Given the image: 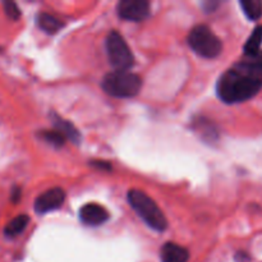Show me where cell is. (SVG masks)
<instances>
[{"label": "cell", "instance_id": "cell-8", "mask_svg": "<svg viewBox=\"0 0 262 262\" xmlns=\"http://www.w3.org/2000/svg\"><path fill=\"white\" fill-rule=\"evenodd\" d=\"M110 214L104 206L99 204H86L79 210V219L83 224L97 227L109 220Z\"/></svg>", "mask_w": 262, "mask_h": 262}, {"label": "cell", "instance_id": "cell-19", "mask_svg": "<svg viewBox=\"0 0 262 262\" xmlns=\"http://www.w3.org/2000/svg\"><path fill=\"white\" fill-rule=\"evenodd\" d=\"M19 199H20V188L15 187V188L12 191V201L15 204V202L19 201Z\"/></svg>", "mask_w": 262, "mask_h": 262}, {"label": "cell", "instance_id": "cell-2", "mask_svg": "<svg viewBox=\"0 0 262 262\" xmlns=\"http://www.w3.org/2000/svg\"><path fill=\"white\" fill-rule=\"evenodd\" d=\"M128 202L138 214V216L156 232H163L168 227L165 215L163 214L156 202L140 189H130L128 192Z\"/></svg>", "mask_w": 262, "mask_h": 262}, {"label": "cell", "instance_id": "cell-5", "mask_svg": "<svg viewBox=\"0 0 262 262\" xmlns=\"http://www.w3.org/2000/svg\"><path fill=\"white\" fill-rule=\"evenodd\" d=\"M105 48L109 61L117 71H128L135 63V56L120 33L113 31L107 35Z\"/></svg>", "mask_w": 262, "mask_h": 262}, {"label": "cell", "instance_id": "cell-15", "mask_svg": "<svg viewBox=\"0 0 262 262\" xmlns=\"http://www.w3.org/2000/svg\"><path fill=\"white\" fill-rule=\"evenodd\" d=\"M241 7L246 17L251 20H257L262 17V2L260 0H242Z\"/></svg>", "mask_w": 262, "mask_h": 262}, {"label": "cell", "instance_id": "cell-10", "mask_svg": "<svg viewBox=\"0 0 262 262\" xmlns=\"http://www.w3.org/2000/svg\"><path fill=\"white\" fill-rule=\"evenodd\" d=\"M51 118H53V124L55 127V129L58 132H60L66 137V140L72 141L76 145H78L81 142V133L77 130V128L71 122L64 120L63 118L58 117V115H53Z\"/></svg>", "mask_w": 262, "mask_h": 262}, {"label": "cell", "instance_id": "cell-11", "mask_svg": "<svg viewBox=\"0 0 262 262\" xmlns=\"http://www.w3.org/2000/svg\"><path fill=\"white\" fill-rule=\"evenodd\" d=\"M194 129H196V132L199 133V135H201V137L204 138V140L210 141V142L217 140V136H219L217 135V129L216 127H215L214 123L205 119V118H200L199 120L194 122Z\"/></svg>", "mask_w": 262, "mask_h": 262}, {"label": "cell", "instance_id": "cell-12", "mask_svg": "<svg viewBox=\"0 0 262 262\" xmlns=\"http://www.w3.org/2000/svg\"><path fill=\"white\" fill-rule=\"evenodd\" d=\"M37 23L41 30L45 31L46 33H50V35L59 32L64 27V23L60 19L55 18L54 15L48 14V13H41L37 17Z\"/></svg>", "mask_w": 262, "mask_h": 262}, {"label": "cell", "instance_id": "cell-20", "mask_svg": "<svg viewBox=\"0 0 262 262\" xmlns=\"http://www.w3.org/2000/svg\"><path fill=\"white\" fill-rule=\"evenodd\" d=\"M235 258H237L238 262H246V261H248V256L246 255V253H243V252H238L237 256H235Z\"/></svg>", "mask_w": 262, "mask_h": 262}, {"label": "cell", "instance_id": "cell-16", "mask_svg": "<svg viewBox=\"0 0 262 262\" xmlns=\"http://www.w3.org/2000/svg\"><path fill=\"white\" fill-rule=\"evenodd\" d=\"M41 137H42L48 143L55 146V147H61L67 141L66 137L56 129L42 130V132H41Z\"/></svg>", "mask_w": 262, "mask_h": 262}, {"label": "cell", "instance_id": "cell-18", "mask_svg": "<svg viewBox=\"0 0 262 262\" xmlns=\"http://www.w3.org/2000/svg\"><path fill=\"white\" fill-rule=\"evenodd\" d=\"M91 165L97 169H101V170H112V165H110L109 163H105V161H100V160L91 161Z\"/></svg>", "mask_w": 262, "mask_h": 262}, {"label": "cell", "instance_id": "cell-3", "mask_svg": "<svg viewBox=\"0 0 262 262\" xmlns=\"http://www.w3.org/2000/svg\"><path fill=\"white\" fill-rule=\"evenodd\" d=\"M101 86L110 96L133 97L140 92L142 81L137 74L129 71H115L104 77Z\"/></svg>", "mask_w": 262, "mask_h": 262}, {"label": "cell", "instance_id": "cell-1", "mask_svg": "<svg viewBox=\"0 0 262 262\" xmlns=\"http://www.w3.org/2000/svg\"><path fill=\"white\" fill-rule=\"evenodd\" d=\"M262 89V51L235 64L222 74L216 84L217 96L227 104L252 99Z\"/></svg>", "mask_w": 262, "mask_h": 262}, {"label": "cell", "instance_id": "cell-4", "mask_svg": "<svg viewBox=\"0 0 262 262\" xmlns=\"http://www.w3.org/2000/svg\"><path fill=\"white\" fill-rule=\"evenodd\" d=\"M188 45L200 56L212 59L222 53L223 43L220 38L205 25H199L188 35Z\"/></svg>", "mask_w": 262, "mask_h": 262}, {"label": "cell", "instance_id": "cell-9", "mask_svg": "<svg viewBox=\"0 0 262 262\" xmlns=\"http://www.w3.org/2000/svg\"><path fill=\"white\" fill-rule=\"evenodd\" d=\"M160 256L163 262H188L189 260L188 250L173 242H168L163 246Z\"/></svg>", "mask_w": 262, "mask_h": 262}, {"label": "cell", "instance_id": "cell-17", "mask_svg": "<svg viewBox=\"0 0 262 262\" xmlns=\"http://www.w3.org/2000/svg\"><path fill=\"white\" fill-rule=\"evenodd\" d=\"M4 10H5V13H7V15L10 18V19L15 20V19H18V18L20 17L19 8H18V5L15 4V3L5 2L4 3Z\"/></svg>", "mask_w": 262, "mask_h": 262}, {"label": "cell", "instance_id": "cell-6", "mask_svg": "<svg viewBox=\"0 0 262 262\" xmlns=\"http://www.w3.org/2000/svg\"><path fill=\"white\" fill-rule=\"evenodd\" d=\"M118 14L123 19L142 22L150 15V4L145 0H123L118 4Z\"/></svg>", "mask_w": 262, "mask_h": 262}, {"label": "cell", "instance_id": "cell-7", "mask_svg": "<svg viewBox=\"0 0 262 262\" xmlns=\"http://www.w3.org/2000/svg\"><path fill=\"white\" fill-rule=\"evenodd\" d=\"M66 193L61 188H51L43 192L35 201V210L37 214H46L54 211L63 205Z\"/></svg>", "mask_w": 262, "mask_h": 262}, {"label": "cell", "instance_id": "cell-14", "mask_svg": "<svg viewBox=\"0 0 262 262\" xmlns=\"http://www.w3.org/2000/svg\"><path fill=\"white\" fill-rule=\"evenodd\" d=\"M28 222H30V217L27 215H18L12 222L8 223L4 229V234L9 238L17 237V235H19L26 229V227L28 225Z\"/></svg>", "mask_w": 262, "mask_h": 262}, {"label": "cell", "instance_id": "cell-13", "mask_svg": "<svg viewBox=\"0 0 262 262\" xmlns=\"http://www.w3.org/2000/svg\"><path fill=\"white\" fill-rule=\"evenodd\" d=\"M262 43V26H258V27L255 28L251 36L248 37L247 42H246L245 48H243V51H245L246 56H253L256 54L260 53V48Z\"/></svg>", "mask_w": 262, "mask_h": 262}]
</instances>
